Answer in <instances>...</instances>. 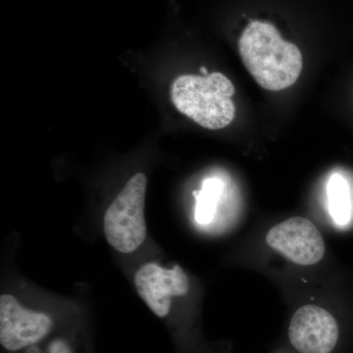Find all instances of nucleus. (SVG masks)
Segmentation results:
<instances>
[{
  "mask_svg": "<svg viewBox=\"0 0 353 353\" xmlns=\"http://www.w3.org/2000/svg\"><path fill=\"white\" fill-rule=\"evenodd\" d=\"M224 190L225 183L221 179L209 178L202 183L201 190L194 192L197 222L203 225L212 222Z\"/></svg>",
  "mask_w": 353,
  "mask_h": 353,
  "instance_id": "1a4fd4ad",
  "label": "nucleus"
},
{
  "mask_svg": "<svg viewBox=\"0 0 353 353\" xmlns=\"http://www.w3.org/2000/svg\"><path fill=\"white\" fill-rule=\"evenodd\" d=\"M52 328V321L44 313L23 307L10 294L0 296V343L10 352L43 340Z\"/></svg>",
  "mask_w": 353,
  "mask_h": 353,
  "instance_id": "20e7f679",
  "label": "nucleus"
},
{
  "mask_svg": "<svg viewBox=\"0 0 353 353\" xmlns=\"http://www.w3.org/2000/svg\"><path fill=\"white\" fill-rule=\"evenodd\" d=\"M50 353H73V352L63 340H57L51 343Z\"/></svg>",
  "mask_w": 353,
  "mask_h": 353,
  "instance_id": "9d476101",
  "label": "nucleus"
},
{
  "mask_svg": "<svg viewBox=\"0 0 353 353\" xmlns=\"http://www.w3.org/2000/svg\"><path fill=\"white\" fill-rule=\"evenodd\" d=\"M233 83L219 72L206 76L182 75L171 87V99L179 112L208 130L233 122L236 108Z\"/></svg>",
  "mask_w": 353,
  "mask_h": 353,
  "instance_id": "f03ea898",
  "label": "nucleus"
},
{
  "mask_svg": "<svg viewBox=\"0 0 353 353\" xmlns=\"http://www.w3.org/2000/svg\"><path fill=\"white\" fill-rule=\"evenodd\" d=\"M134 285L141 299L157 317L169 314L172 297L189 292L190 281L179 265L165 269L150 262L141 267L134 276Z\"/></svg>",
  "mask_w": 353,
  "mask_h": 353,
  "instance_id": "423d86ee",
  "label": "nucleus"
},
{
  "mask_svg": "<svg viewBox=\"0 0 353 353\" xmlns=\"http://www.w3.org/2000/svg\"><path fill=\"white\" fill-rule=\"evenodd\" d=\"M146 176L137 173L128 181L106 210L103 230L109 245L122 253H131L146 238L145 202Z\"/></svg>",
  "mask_w": 353,
  "mask_h": 353,
  "instance_id": "7ed1b4c3",
  "label": "nucleus"
},
{
  "mask_svg": "<svg viewBox=\"0 0 353 353\" xmlns=\"http://www.w3.org/2000/svg\"><path fill=\"white\" fill-rule=\"evenodd\" d=\"M239 50L250 75L267 90L290 88L303 71L301 50L285 41L271 23L252 21L241 34Z\"/></svg>",
  "mask_w": 353,
  "mask_h": 353,
  "instance_id": "f257e3e1",
  "label": "nucleus"
},
{
  "mask_svg": "<svg viewBox=\"0 0 353 353\" xmlns=\"http://www.w3.org/2000/svg\"><path fill=\"white\" fill-rule=\"evenodd\" d=\"M330 214L334 222L345 226L352 218V196L347 181L340 174H334L327 185Z\"/></svg>",
  "mask_w": 353,
  "mask_h": 353,
  "instance_id": "6e6552de",
  "label": "nucleus"
},
{
  "mask_svg": "<svg viewBox=\"0 0 353 353\" xmlns=\"http://www.w3.org/2000/svg\"><path fill=\"white\" fill-rule=\"evenodd\" d=\"M289 338L301 353H330L338 343V324L325 309L303 306L290 320Z\"/></svg>",
  "mask_w": 353,
  "mask_h": 353,
  "instance_id": "0eeeda50",
  "label": "nucleus"
},
{
  "mask_svg": "<svg viewBox=\"0 0 353 353\" xmlns=\"http://www.w3.org/2000/svg\"><path fill=\"white\" fill-rule=\"evenodd\" d=\"M266 241L274 250L299 265L318 263L324 257L325 243L313 223L294 217L272 228Z\"/></svg>",
  "mask_w": 353,
  "mask_h": 353,
  "instance_id": "39448f33",
  "label": "nucleus"
},
{
  "mask_svg": "<svg viewBox=\"0 0 353 353\" xmlns=\"http://www.w3.org/2000/svg\"><path fill=\"white\" fill-rule=\"evenodd\" d=\"M201 72L204 74V76L208 75V71H206V69L204 68V67H202Z\"/></svg>",
  "mask_w": 353,
  "mask_h": 353,
  "instance_id": "9b49d317",
  "label": "nucleus"
}]
</instances>
